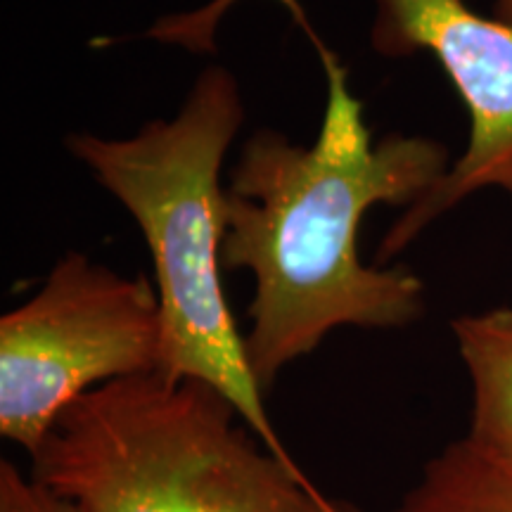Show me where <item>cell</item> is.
I'll return each mask as SVG.
<instances>
[{"label":"cell","mask_w":512,"mask_h":512,"mask_svg":"<svg viewBox=\"0 0 512 512\" xmlns=\"http://www.w3.org/2000/svg\"><path fill=\"white\" fill-rule=\"evenodd\" d=\"M0 512H79L48 486L24 475L10 460L0 463Z\"/></svg>","instance_id":"ba28073f"},{"label":"cell","mask_w":512,"mask_h":512,"mask_svg":"<svg viewBox=\"0 0 512 512\" xmlns=\"http://www.w3.org/2000/svg\"><path fill=\"white\" fill-rule=\"evenodd\" d=\"M451 328L472 382L465 437L512 463V309L460 316Z\"/></svg>","instance_id":"8992f818"},{"label":"cell","mask_w":512,"mask_h":512,"mask_svg":"<svg viewBox=\"0 0 512 512\" xmlns=\"http://www.w3.org/2000/svg\"><path fill=\"white\" fill-rule=\"evenodd\" d=\"M392 512H512V463L467 437L453 441Z\"/></svg>","instance_id":"52a82bcc"},{"label":"cell","mask_w":512,"mask_h":512,"mask_svg":"<svg viewBox=\"0 0 512 512\" xmlns=\"http://www.w3.org/2000/svg\"><path fill=\"white\" fill-rule=\"evenodd\" d=\"M370 41L389 57L430 53L470 112L463 157L389 228L375 259L384 266L472 192L501 188L512 200V27L465 0H377Z\"/></svg>","instance_id":"5b68a950"},{"label":"cell","mask_w":512,"mask_h":512,"mask_svg":"<svg viewBox=\"0 0 512 512\" xmlns=\"http://www.w3.org/2000/svg\"><path fill=\"white\" fill-rule=\"evenodd\" d=\"M162 318L147 275L69 252L34 297L0 318V434L34 458L81 396L157 373Z\"/></svg>","instance_id":"277c9868"},{"label":"cell","mask_w":512,"mask_h":512,"mask_svg":"<svg viewBox=\"0 0 512 512\" xmlns=\"http://www.w3.org/2000/svg\"><path fill=\"white\" fill-rule=\"evenodd\" d=\"M31 477L79 512H356L273 456L207 382L159 373L81 396Z\"/></svg>","instance_id":"3957f363"},{"label":"cell","mask_w":512,"mask_h":512,"mask_svg":"<svg viewBox=\"0 0 512 512\" xmlns=\"http://www.w3.org/2000/svg\"><path fill=\"white\" fill-rule=\"evenodd\" d=\"M328 79L311 145L254 133L230 171L223 268L254 275L245 335L249 363L268 392L294 361L337 328H406L425 309V285L403 266H368L358 228L377 204L411 207L448 171L430 138L375 143L337 55L318 43Z\"/></svg>","instance_id":"6da1fadb"},{"label":"cell","mask_w":512,"mask_h":512,"mask_svg":"<svg viewBox=\"0 0 512 512\" xmlns=\"http://www.w3.org/2000/svg\"><path fill=\"white\" fill-rule=\"evenodd\" d=\"M494 17L512 27V0H496L494 3Z\"/></svg>","instance_id":"9c48e42d"},{"label":"cell","mask_w":512,"mask_h":512,"mask_svg":"<svg viewBox=\"0 0 512 512\" xmlns=\"http://www.w3.org/2000/svg\"><path fill=\"white\" fill-rule=\"evenodd\" d=\"M242 121L238 79L226 67H207L171 119L150 121L131 138L76 133L67 150L143 230L162 318L157 373L207 382L273 456L299 467L266 411L223 290L228 190L221 169Z\"/></svg>","instance_id":"7a4b0ae2"}]
</instances>
